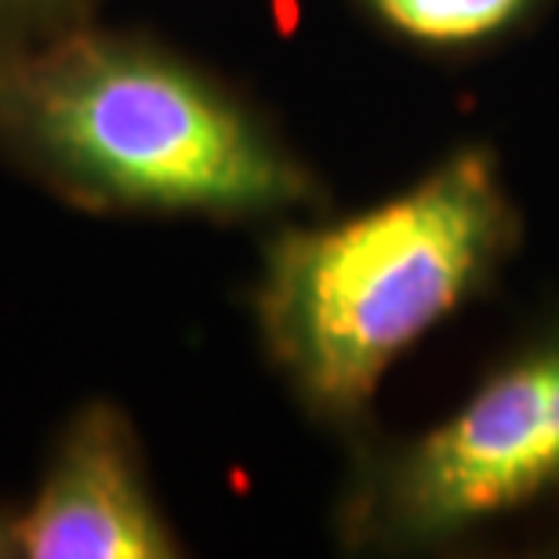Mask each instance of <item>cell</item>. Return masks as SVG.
<instances>
[{
  "label": "cell",
  "mask_w": 559,
  "mask_h": 559,
  "mask_svg": "<svg viewBox=\"0 0 559 559\" xmlns=\"http://www.w3.org/2000/svg\"><path fill=\"white\" fill-rule=\"evenodd\" d=\"M0 145L124 207L265 215L312 197L306 167L215 84L87 26L0 48Z\"/></svg>",
  "instance_id": "1"
},
{
  "label": "cell",
  "mask_w": 559,
  "mask_h": 559,
  "mask_svg": "<svg viewBox=\"0 0 559 559\" xmlns=\"http://www.w3.org/2000/svg\"><path fill=\"white\" fill-rule=\"evenodd\" d=\"M506 233L509 204L476 150L349 222L284 233L259 287L270 353L317 407H364L389 364L487 273Z\"/></svg>",
  "instance_id": "2"
},
{
  "label": "cell",
  "mask_w": 559,
  "mask_h": 559,
  "mask_svg": "<svg viewBox=\"0 0 559 559\" xmlns=\"http://www.w3.org/2000/svg\"><path fill=\"white\" fill-rule=\"evenodd\" d=\"M559 487V338L495 374L411 447L389 479V520L440 538Z\"/></svg>",
  "instance_id": "3"
},
{
  "label": "cell",
  "mask_w": 559,
  "mask_h": 559,
  "mask_svg": "<svg viewBox=\"0 0 559 559\" xmlns=\"http://www.w3.org/2000/svg\"><path fill=\"white\" fill-rule=\"evenodd\" d=\"M175 552L124 415L109 404H87L66 425L37 501L19 516V556L167 559Z\"/></svg>",
  "instance_id": "4"
},
{
  "label": "cell",
  "mask_w": 559,
  "mask_h": 559,
  "mask_svg": "<svg viewBox=\"0 0 559 559\" xmlns=\"http://www.w3.org/2000/svg\"><path fill=\"white\" fill-rule=\"evenodd\" d=\"M534 0H374L385 22L429 44H465L512 26Z\"/></svg>",
  "instance_id": "5"
},
{
  "label": "cell",
  "mask_w": 559,
  "mask_h": 559,
  "mask_svg": "<svg viewBox=\"0 0 559 559\" xmlns=\"http://www.w3.org/2000/svg\"><path fill=\"white\" fill-rule=\"evenodd\" d=\"M92 0H0V48L84 26Z\"/></svg>",
  "instance_id": "6"
},
{
  "label": "cell",
  "mask_w": 559,
  "mask_h": 559,
  "mask_svg": "<svg viewBox=\"0 0 559 559\" xmlns=\"http://www.w3.org/2000/svg\"><path fill=\"white\" fill-rule=\"evenodd\" d=\"M19 556V520L0 512V559Z\"/></svg>",
  "instance_id": "7"
}]
</instances>
